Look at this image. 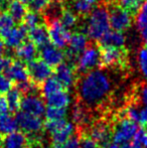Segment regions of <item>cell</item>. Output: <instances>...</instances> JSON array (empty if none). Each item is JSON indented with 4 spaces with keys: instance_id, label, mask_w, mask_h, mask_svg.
<instances>
[{
    "instance_id": "6da1fadb",
    "label": "cell",
    "mask_w": 147,
    "mask_h": 148,
    "mask_svg": "<svg viewBox=\"0 0 147 148\" xmlns=\"http://www.w3.org/2000/svg\"><path fill=\"white\" fill-rule=\"evenodd\" d=\"M76 88L77 99L90 109L102 107L110 99L112 83L102 71L93 70L77 79Z\"/></svg>"
},
{
    "instance_id": "7a4b0ae2",
    "label": "cell",
    "mask_w": 147,
    "mask_h": 148,
    "mask_svg": "<svg viewBox=\"0 0 147 148\" xmlns=\"http://www.w3.org/2000/svg\"><path fill=\"white\" fill-rule=\"evenodd\" d=\"M110 30L109 12L104 6H99L91 11L87 22V35L93 40H100L102 36Z\"/></svg>"
},
{
    "instance_id": "3957f363",
    "label": "cell",
    "mask_w": 147,
    "mask_h": 148,
    "mask_svg": "<svg viewBox=\"0 0 147 148\" xmlns=\"http://www.w3.org/2000/svg\"><path fill=\"white\" fill-rule=\"evenodd\" d=\"M101 69H121L126 70L128 66V53L125 47H100Z\"/></svg>"
},
{
    "instance_id": "277c9868",
    "label": "cell",
    "mask_w": 147,
    "mask_h": 148,
    "mask_svg": "<svg viewBox=\"0 0 147 148\" xmlns=\"http://www.w3.org/2000/svg\"><path fill=\"white\" fill-rule=\"evenodd\" d=\"M81 132L86 133L93 140L96 141L101 148H104L110 141H112L113 122L107 119H98L90 124V126L86 130Z\"/></svg>"
},
{
    "instance_id": "5b68a950",
    "label": "cell",
    "mask_w": 147,
    "mask_h": 148,
    "mask_svg": "<svg viewBox=\"0 0 147 148\" xmlns=\"http://www.w3.org/2000/svg\"><path fill=\"white\" fill-rule=\"evenodd\" d=\"M112 122H113L112 141L119 144H123L133 139L139 129L137 123L128 118L117 119L113 120Z\"/></svg>"
},
{
    "instance_id": "8992f818",
    "label": "cell",
    "mask_w": 147,
    "mask_h": 148,
    "mask_svg": "<svg viewBox=\"0 0 147 148\" xmlns=\"http://www.w3.org/2000/svg\"><path fill=\"white\" fill-rule=\"evenodd\" d=\"M96 66H100V49L99 45H88V47L81 53L77 66L75 68L76 73L80 76L93 71Z\"/></svg>"
},
{
    "instance_id": "52a82bcc",
    "label": "cell",
    "mask_w": 147,
    "mask_h": 148,
    "mask_svg": "<svg viewBox=\"0 0 147 148\" xmlns=\"http://www.w3.org/2000/svg\"><path fill=\"white\" fill-rule=\"evenodd\" d=\"M25 64L30 81H32L34 84L39 87L46 79L53 75V69L51 68L47 64H45L40 58H36V60Z\"/></svg>"
},
{
    "instance_id": "ba28073f",
    "label": "cell",
    "mask_w": 147,
    "mask_h": 148,
    "mask_svg": "<svg viewBox=\"0 0 147 148\" xmlns=\"http://www.w3.org/2000/svg\"><path fill=\"white\" fill-rule=\"evenodd\" d=\"M110 26L114 30L123 31L130 27L132 15L121 7L119 4H110L108 7Z\"/></svg>"
},
{
    "instance_id": "9c48e42d",
    "label": "cell",
    "mask_w": 147,
    "mask_h": 148,
    "mask_svg": "<svg viewBox=\"0 0 147 148\" xmlns=\"http://www.w3.org/2000/svg\"><path fill=\"white\" fill-rule=\"evenodd\" d=\"M49 35L51 45L59 49H64L70 43L72 33L69 29L61 23L59 19H55L49 22Z\"/></svg>"
},
{
    "instance_id": "30bf717a",
    "label": "cell",
    "mask_w": 147,
    "mask_h": 148,
    "mask_svg": "<svg viewBox=\"0 0 147 148\" xmlns=\"http://www.w3.org/2000/svg\"><path fill=\"white\" fill-rule=\"evenodd\" d=\"M15 120L17 122L18 127H20L22 132L26 135L36 134L43 132V122L40 117L31 115L23 111H18L15 113Z\"/></svg>"
},
{
    "instance_id": "8fae6325",
    "label": "cell",
    "mask_w": 147,
    "mask_h": 148,
    "mask_svg": "<svg viewBox=\"0 0 147 148\" xmlns=\"http://www.w3.org/2000/svg\"><path fill=\"white\" fill-rule=\"evenodd\" d=\"M53 75L68 91L74 86L77 81L76 70L68 62H62L57 68L53 69Z\"/></svg>"
},
{
    "instance_id": "7c38bea8",
    "label": "cell",
    "mask_w": 147,
    "mask_h": 148,
    "mask_svg": "<svg viewBox=\"0 0 147 148\" xmlns=\"http://www.w3.org/2000/svg\"><path fill=\"white\" fill-rule=\"evenodd\" d=\"M38 57L51 68L55 69L65 60V53L61 49L55 47L53 45H46L40 47L38 51Z\"/></svg>"
},
{
    "instance_id": "4fadbf2b",
    "label": "cell",
    "mask_w": 147,
    "mask_h": 148,
    "mask_svg": "<svg viewBox=\"0 0 147 148\" xmlns=\"http://www.w3.org/2000/svg\"><path fill=\"white\" fill-rule=\"evenodd\" d=\"M4 75L13 83V85L25 83L30 80L27 69H26V64L20 62L19 60H13L9 68L4 72Z\"/></svg>"
},
{
    "instance_id": "5bb4252c",
    "label": "cell",
    "mask_w": 147,
    "mask_h": 148,
    "mask_svg": "<svg viewBox=\"0 0 147 148\" xmlns=\"http://www.w3.org/2000/svg\"><path fill=\"white\" fill-rule=\"evenodd\" d=\"M21 111L29 113L31 115L41 117L45 113V106L43 101L37 95H25L22 97L20 104Z\"/></svg>"
},
{
    "instance_id": "9a60e30c",
    "label": "cell",
    "mask_w": 147,
    "mask_h": 148,
    "mask_svg": "<svg viewBox=\"0 0 147 148\" xmlns=\"http://www.w3.org/2000/svg\"><path fill=\"white\" fill-rule=\"evenodd\" d=\"M28 29L23 25V24H20L17 27L11 28L8 33L5 36L2 38V40L5 42L6 47H10V49H13V47H17L18 45H20L27 37Z\"/></svg>"
},
{
    "instance_id": "2e32d148",
    "label": "cell",
    "mask_w": 147,
    "mask_h": 148,
    "mask_svg": "<svg viewBox=\"0 0 147 148\" xmlns=\"http://www.w3.org/2000/svg\"><path fill=\"white\" fill-rule=\"evenodd\" d=\"M15 56L20 62L27 64L38 58L37 47L31 40H24L20 45L15 49Z\"/></svg>"
},
{
    "instance_id": "e0dca14e",
    "label": "cell",
    "mask_w": 147,
    "mask_h": 148,
    "mask_svg": "<svg viewBox=\"0 0 147 148\" xmlns=\"http://www.w3.org/2000/svg\"><path fill=\"white\" fill-rule=\"evenodd\" d=\"M27 37L37 47H41L49 43V35L46 24L42 23L34 28L28 29Z\"/></svg>"
},
{
    "instance_id": "ac0fdd59",
    "label": "cell",
    "mask_w": 147,
    "mask_h": 148,
    "mask_svg": "<svg viewBox=\"0 0 147 148\" xmlns=\"http://www.w3.org/2000/svg\"><path fill=\"white\" fill-rule=\"evenodd\" d=\"M27 143V136L21 131H14L2 138V148H21Z\"/></svg>"
},
{
    "instance_id": "d6986e66",
    "label": "cell",
    "mask_w": 147,
    "mask_h": 148,
    "mask_svg": "<svg viewBox=\"0 0 147 148\" xmlns=\"http://www.w3.org/2000/svg\"><path fill=\"white\" fill-rule=\"evenodd\" d=\"M125 45V35L119 30H108L99 40L100 47H123Z\"/></svg>"
},
{
    "instance_id": "ffe728a7",
    "label": "cell",
    "mask_w": 147,
    "mask_h": 148,
    "mask_svg": "<svg viewBox=\"0 0 147 148\" xmlns=\"http://www.w3.org/2000/svg\"><path fill=\"white\" fill-rule=\"evenodd\" d=\"M75 127L72 123H67L65 127L55 131L51 134V143L55 148L63 146L70 138L74 135Z\"/></svg>"
},
{
    "instance_id": "44dd1931",
    "label": "cell",
    "mask_w": 147,
    "mask_h": 148,
    "mask_svg": "<svg viewBox=\"0 0 147 148\" xmlns=\"http://www.w3.org/2000/svg\"><path fill=\"white\" fill-rule=\"evenodd\" d=\"M45 102L49 107L55 108H67L70 105L71 98L68 90H62L53 95L45 98Z\"/></svg>"
},
{
    "instance_id": "7402d4cb",
    "label": "cell",
    "mask_w": 147,
    "mask_h": 148,
    "mask_svg": "<svg viewBox=\"0 0 147 148\" xmlns=\"http://www.w3.org/2000/svg\"><path fill=\"white\" fill-rule=\"evenodd\" d=\"M39 89H40V96L42 98H44V99L46 97H49V96L57 93V92L62 91V90H66L63 87V85L59 83V81L55 77V75H53L49 79H46L40 85Z\"/></svg>"
},
{
    "instance_id": "603a6c76",
    "label": "cell",
    "mask_w": 147,
    "mask_h": 148,
    "mask_svg": "<svg viewBox=\"0 0 147 148\" xmlns=\"http://www.w3.org/2000/svg\"><path fill=\"white\" fill-rule=\"evenodd\" d=\"M7 11L10 14V16L13 18L14 21L19 22V23L23 21L25 14L27 13L25 4L22 3L19 0H10Z\"/></svg>"
},
{
    "instance_id": "cb8c5ba5",
    "label": "cell",
    "mask_w": 147,
    "mask_h": 148,
    "mask_svg": "<svg viewBox=\"0 0 147 148\" xmlns=\"http://www.w3.org/2000/svg\"><path fill=\"white\" fill-rule=\"evenodd\" d=\"M22 97H23V95L17 87L13 86L8 91L6 99H7L8 108H9L10 113H17L19 111Z\"/></svg>"
},
{
    "instance_id": "d4e9b609",
    "label": "cell",
    "mask_w": 147,
    "mask_h": 148,
    "mask_svg": "<svg viewBox=\"0 0 147 148\" xmlns=\"http://www.w3.org/2000/svg\"><path fill=\"white\" fill-rule=\"evenodd\" d=\"M17 122L11 114L7 113L0 115V135L1 136H5L14 131H17Z\"/></svg>"
},
{
    "instance_id": "484cf974",
    "label": "cell",
    "mask_w": 147,
    "mask_h": 148,
    "mask_svg": "<svg viewBox=\"0 0 147 148\" xmlns=\"http://www.w3.org/2000/svg\"><path fill=\"white\" fill-rule=\"evenodd\" d=\"M88 37L83 32H75L72 34L71 40H70V49L74 51L75 53H81L84 51V49L88 47Z\"/></svg>"
},
{
    "instance_id": "4316f807",
    "label": "cell",
    "mask_w": 147,
    "mask_h": 148,
    "mask_svg": "<svg viewBox=\"0 0 147 148\" xmlns=\"http://www.w3.org/2000/svg\"><path fill=\"white\" fill-rule=\"evenodd\" d=\"M136 26L139 30L142 38L147 40V0H145L139 12L136 15Z\"/></svg>"
},
{
    "instance_id": "83f0119b",
    "label": "cell",
    "mask_w": 147,
    "mask_h": 148,
    "mask_svg": "<svg viewBox=\"0 0 147 148\" xmlns=\"http://www.w3.org/2000/svg\"><path fill=\"white\" fill-rule=\"evenodd\" d=\"M129 102L135 103L137 105L143 104L147 106V83H140L136 85L134 91L132 92V97Z\"/></svg>"
},
{
    "instance_id": "f1b7e54d",
    "label": "cell",
    "mask_w": 147,
    "mask_h": 148,
    "mask_svg": "<svg viewBox=\"0 0 147 148\" xmlns=\"http://www.w3.org/2000/svg\"><path fill=\"white\" fill-rule=\"evenodd\" d=\"M59 21L61 23L65 26L67 29L70 30V28H73L77 25L78 22V16L74 11L71 9H67L64 8L63 12H62L61 16H59Z\"/></svg>"
},
{
    "instance_id": "f546056e",
    "label": "cell",
    "mask_w": 147,
    "mask_h": 148,
    "mask_svg": "<svg viewBox=\"0 0 147 148\" xmlns=\"http://www.w3.org/2000/svg\"><path fill=\"white\" fill-rule=\"evenodd\" d=\"M145 0H119V5L132 16L137 15Z\"/></svg>"
},
{
    "instance_id": "4dcf8cb0",
    "label": "cell",
    "mask_w": 147,
    "mask_h": 148,
    "mask_svg": "<svg viewBox=\"0 0 147 148\" xmlns=\"http://www.w3.org/2000/svg\"><path fill=\"white\" fill-rule=\"evenodd\" d=\"M44 23V18L43 15H41L40 13H36V12L29 11L25 14V17H24L22 24L25 26L27 29L30 28H34L36 26L39 25V24Z\"/></svg>"
},
{
    "instance_id": "1f68e13d",
    "label": "cell",
    "mask_w": 147,
    "mask_h": 148,
    "mask_svg": "<svg viewBox=\"0 0 147 148\" xmlns=\"http://www.w3.org/2000/svg\"><path fill=\"white\" fill-rule=\"evenodd\" d=\"M14 26V20L7 12L0 13V38H3Z\"/></svg>"
},
{
    "instance_id": "d6a6232c",
    "label": "cell",
    "mask_w": 147,
    "mask_h": 148,
    "mask_svg": "<svg viewBox=\"0 0 147 148\" xmlns=\"http://www.w3.org/2000/svg\"><path fill=\"white\" fill-rule=\"evenodd\" d=\"M92 6L84 0H73V10L80 16H86L91 13Z\"/></svg>"
},
{
    "instance_id": "836d02e7",
    "label": "cell",
    "mask_w": 147,
    "mask_h": 148,
    "mask_svg": "<svg viewBox=\"0 0 147 148\" xmlns=\"http://www.w3.org/2000/svg\"><path fill=\"white\" fill-rule=\"evenodd\" d=\"M67 115V108H55L47 106L45 110V117L47 120H61Z\"/></svg>"
},
{
    "instance_id": "e575fe53",
    "label": "cell",
    "mask_w": 147,
    "mask_h": 148,
    "mask_svg": "<svg viewBox=\"0 0 147 148\" xmlns=\"http://www.w3.org/2000/svg\"><path fill=\"white\" fill-rule=\"evenodd\" d=\"M67 123L68 122L66 121V119H61V120H47L46 119V121L43 122V130L53 134V132L65 127Z\"/></svg>"
},
{
    "instance_id": "d590c367",
    "label": "cell",
    "mask_w": 147,
    "mask_h": 148,
    "mask_svg": "<svg viewBox=\"0 0 147 148\" xmlns=\"http://www.w3.org/2000/svg\"><path fill=\"white\" fill-rule=\"evenodd\" d=\"M49 0H30L28 2V9L29 11L41 13L49 7Z\"/></svg>"
},
{
    "instance_id": "8d00e7d4",
    "label": "cell",
    "mask_w": 147,
    "mask_h": 148,
    "mask_svg": "<svg viewBox=\"0 0 147 148\" xmlns=\"http://www.w3.org/2000/svg\"><path fill=\"white\" fill-rule=\"evenodd\" d=\"M138 64L143 76L147 78V47H143L138 51Z\"/></svg>"
},
{
    "instance_id": "74e56055",
    "label": "cell",
    "mask_w": 147,
    "mask_h": 148,
    "mask_svg": "<svg viewBox=\"0 0 147 148\" xmlns=\"http://www.w3.org/2000/svg\"><path fill=\"white\" fill-rule=\"evenodd\" d=\"M80 136V142H81V148H101L100 145L93 140L89 135L83 132H78Z\"/></svg>"
},
{
    "instance_id": "f35d334b",
    "label": "cell",
    "mask_w": 147,
    "mask_h": 148,
    "mask_svg": "<svg viewBox=\"0 0 147 148\" xmlns=\"http://www.w3.org/2000/svg\"><path fill=\"white\" fill-rule=\"evenodd\" d=\"M13 83L4 74L0 73V95H5L13 87Z\"/></svg>"
},
{
    "instance_id": "ab89813d",
    "label": "cell",
    "mask_w": 147,
    "mask_h": 148,
    "mask_svg": "<svg viewBox=\"0 0 147 148\" xmlns=\"http://www.w3.org/2000/svg\"><path fill=\"white\" fill-rule=\"evenodd\" d=\"M59 148H81V142H80V136L79 134H74L63 146Z\"/></svg>"
},
{
    "instance_id": "60d3db41",
    "label": "cell",
    "mask_w": 147,
    "mask_h": 148,
    "mask_svg": "<svg viewBox=\"0 0 147 148\" xmlns=\"http://www.w3.org/2000/svg\"><path fill=\"white\" fill-rule=\"evenodd\" d=\"M134 140L138 141L141 145H143L144 147L147 148V133L145 131V129L143 128H139L137 131V133L134 136Z\"/></svg>"
},
{
    "instance_id": "b9f144b4",
    "label": "cell",
    "mask_w": 147,
    "mask_h": 148,
    "mask_svg": "<svg viewBox=\"0 0 147 148\" xmlns=\"http://www.w3.org/2000/svg\"><path fill=\"white\" fill-rule=\"evenodd\" d=\"M14 60H12L10 57H2L0 58V73H4L8 68L10 66V64H12Z\"/></svg>"
},
{
    "instance_id": "7bdbcfd3",
    "label": "cell",
    "mask_w": 147,
    "mask_h": 148,
    "mask_svg": "<svg viewBox=\"0 0 147 148\" xmlns=\"http://www.w3.org/2000/svg\"><path fill=\"white\" fill-rule=\"evenodd\" d=\"M138 123L143 127L147 125V106H144L143 108L140 109L139 121H138Z\"/></svg>"
},
{
    "instance_id": "ee69618b",
    "label": "cell",
    "mask_w": 147,
    "mask_h": 148,
    "mask_svg": "<svg viewBox=\"0 0 147 148\" xmlns=\"http://www.w3.org/2000/svg\"><path fill=\"white\" fill-rule=\"evenodd\" d=\"M10 0H0V13L1 12H5L8 8Z\"/></svg>"
},
{
    "instance_id": "f6af8a7d",
    "label": "cell",
    "mask_w": 147,
    "mask_h": 148,
    "mask_svg": "<svg viewBox=\"0 0 147 148\" xmlns=\"http://www.w3.org/2000/svg\"><path fill=\"white\" fill-rule=\"evenodd\" d=\"M5 47L6 45L1 38H0V58L4 57V53H5Z\"/></svg>"
},
{
    "instance_id": "bcb514c9",
    "label": "cell",
    "mask_w": 147,
    "mask_h": 148,
    "mask_svg": "<svg viewBox=\"0 0 147 148\" xmlns=\"http://www.w3.org/2000/svg\"><path fill=\"white\" fill-rule=\"evenodd\" d=\"M120 147H121V144L114 142V141H110L104 148H120Z\"/></svg>"
},
{
    "instance_id": "7dc6e473",
    "label": "cell",
    "mask_w": 147,
    "mask_h": 148,
    "mask_svg": "<svg viewBox=\"0 0 147 148\" xmlns=\"http://www.w3.org/2000/svg\"><path fill=\"white\" fill-rule=\"evenodd\" d=\"M120 148H132V144L131 143H128V142L123 143V144H121V147Z\"/></svg>"
},
{
    "instance_id": "c3c4849f",
    "label": "cell",
    "mask_w": 147,
    "mask_h": 148,
    "mask_svg": "<svg viewBox=\"0 0 147 148\" xmlns=\"http://www.w3.org/2000/svg\"><path fill=\"white\" fill-rule=\"evenodd\" d=\"M84 1H86V2H88L89 4H91V5H94L95 3H96L98 0H84Z\"/></svg>"
},
{
    "instance_id": "681fc988",
    "label": "cell",
    "mask_w": 147,
    "mask_h": 148,
    "mask_svg": "<svg viewBox=\"0 0 147 148\" xmlns=\"http://www.w3.org/2000/svg\"><path fill=\"white\" fill-rule=\"evenodd\" d=\"M41 148H55L53 145H46V146H42Z\"/></svg>"
},
{
    "instance_id": "f907efd6",
    "label": "cell",
    "mask_w": 147,
    "mask_h": 148,
    "mask_svg": "<svg viewBox=\"0 0 147 148\" xmlns=\"http://www.w3.org/2000/svg\"><path fill=\"white\" fill-rule=\"evenodd\" d=\"M19 1H21L22 3H24V4H28V2H29L30 0H19Z\"/></svg>"
},
{
    "instance_id": "816d5d0a",
    "label": "cell",
    "mask_w": 147,
    "mask_h": 148,
    "mask_svg": "<svg viewBox=\"0 0 147 148\" xmlns=\"http://www.w3.org/2000/svg\"><path fill=\"white\" fill-rule=\"evenodd\" d=\"M21 148H31V147H30V146H29V144L27 143V145H25V146H23V147H21Z\"/></svg>"
},
{
    "instance_id": "f5cc1de1",
    "label": "cell",
    "mask_w": 147,
    "mask_h": 148,
    "mask_svg": "<svg viewBox=\"0 0 147 148\" xmlns=\"http://www.w3.org/2000/svg\"><path fill=\"white\" fill-rule=\"evenodd\" d=\"M53 1H55V2H62L63 0H53Z\"/></svg>"
},
{
    "instance_id": "db71d44e",
    "label": "cell",
    "mask_w": 147,
    "mask_h": 148,
    "mask_svg": "<svg viewBox=\"0 0 147 148\" xmlns=\"http://www.w3.org/2000/svg\"><path fill=\"white\" fill-rule=\"evenodd\" d=\"M144 129H145V131H146V133H147V125H145V126H144Z\"/></svg>"
},
{
    "instance_id": "11a10c76",
    "label": "cell",
    "mask_w": 147,
    "mask_h": 148,
    "mask_svg": "<svg viewBox=\"0 0 147 148\" xmlns=\"http://www.w3.org/2000/svg\"><path fill=\"white\" fill-rule=\"evenodd\" d=\"M145 47H147V40H146V41H145Z\"/></svg>"
}]
</instances>
